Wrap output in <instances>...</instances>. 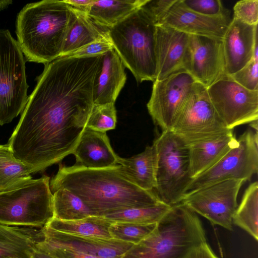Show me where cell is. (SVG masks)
I'll return each mask as SVG.
<instances>
[{
  "mask_svg": "<svg viewBox=\"0 0 258 258\" xmlns=\"http://www.w3.org/2000/svg\"><path fill=\"white\" fill-rule=\"evenodd\" d=\"M95 73L58 58L45 64L8 145L33 173L72 154L94 105Z\"/></svg>",
  "mask_w": 258,
  "mask_h": 258,
  "instance_id": "1",
  "label": "cell"
},
{
  "mask_svg": "<svg viewBox=\"0 0 258 258\" xmlns=\"http://www.w3.org/2000/svg\"><path fill=\"white\" fill-rule=\"evenodd\" d=\"M53 192L65 188L80 198L92 216L103 217L120 210L150 207L162 203L153 191L136 185L118 171L117 164L105 168L92 169L76 164L62 165L50 180Z\"/></svg>",
  "mask_w": 258,
  "mask_h": 258,
  "instance_id": "2",
  "label": "cell"
},
{
  "mask_svg": "<svg viewBox=\"0 0 258 258\" xmlns=\"http://www.w3.org/2000/svg\"><path fill=\"white\" fill-rule=\"evenodd\" d=\"M74 9L63 1L26 5L18 15V43L27 60L44 64L60 57Z\"/></svg>",
  "mask_w": 258,
  "mask_h": 258,
  "instance_id": "3",
  "label": "cell"
},
{
  "mask_svg": "<svg viewBox=\"0 0 258 258\" xmlns=\"http://www.w3.org/2000/svg\"><path fill=\"white\" fill-rule=\"evenodd\" d=\"M206 242V233L198 215L181 202L171 206L148 237L119 258H186Z\"/></svg>",
  "mask_w": 258,
  "mask_h": 258,
  "instance_id": "4",
  "label": "cell"
},
{
  "mask_svg": "<svg viewBox=\"0 0 258 258\" xmlns=\"http://www.w3.org/2000/svg\"><path fill=\"white\" fill-rule=\"evenodd\" d=\"M155 23L144 6L108 28L113 49L137 81H155Z\"/></svg>",
  "mask_w": 258,
  "mask_h": 258,
  "instance_id": "5",
  "label": "cell"
},
{
  "mask_svg": "<svg viewBox=\"0 0 258 258\" xmlns=\"http://www.w3.org/2000/svg\"><path fill=\"white\" fill-rule=\"evenodd\" d=\"M53 218V194L47 175L0 191L1 224L41 228Z\"/></svg>",
  "mask_w": 258,
  "mask_h": 258,
  "instance_id": "6",
  "label": "cell"
},
{
  "mask_svg": "<svg viewBox=\"0 0 258 258\" xmlns=\"http://www.w3.org/2000/svg\"><path fill=\"white\" fill-rule=\"evenodd\" d=\"M153 144L157 156L154 192L172 206L182 201L192 180L188 148L172 132H162Z\"/></svg>",
  "mask_w": 258,
  "mask_h": 258,
  "instance_id": "7",
  "label": "cell"
},
{
  "mask_svg": "<svg viewBox=\"0 0 258 258\" xmlns=\"http://www.w3.org/2000/svg\"><path fill=\"white\" fill-rule=\"evenodd\" d=\"M231 131L216 112L207 88L196 82L181 104L171 132L188 146L216 139Z\"/></svg>",
  "mask_w": 258,
  "mask_h": 258,
  "instance_id": "8",
  "label": "cell"
},
{
  "mask_svg": "<svg viewBox=\"0 0 258 258\" xmlns=\"http://www.w3.org/2000/svg\"><path fill=\"white\" fill-rule=\"evenodd\" d=\"M28 87L20 46L8 30L0 29V125L11 122L23 111Z\"/></svg>",
  "mask_w": 258,
  "mask_h": 258,
  "instance_id": "9",
  "label": "cell"
},
{
  "mask_svg": "<svg viewBox=\"0 0 258 258\" xmlns=\"http://www.w3.org/2000/svg\"><path fill=\"white\" fill-rule=\"evenodd\" d=\"M237 140L236 145L216 164L192 179L186 195L224 180L246 181L257 173V132L247 130Z\"/></svg>",
  "mask_w": 258,
  "mask_h": 258,
  "instance_id": "10",
  "label": "cell"
},
{
  "mask_svg": "<svg viewBox=\"0 0 258 258\" xmlns=\"http://www.w3.org/2000/svg\"><path fill=\"white\" fill-rule=\"evenodd\" d=\"M244 182L238 179L220 181L186 194L181 202L212 224L232 231L238 194Z\"/></svg>",
  "mask_w": 258,
  "mask_h": 258,
  "instance_id": "11",
  "label": "cell"
},
{
  "mask_svg": "<svg viewBox=\"0 0 258 258\" xmlns=\"http://www.w3.org/2000/svg\"><path fill=\"white\" fill-rule=\"evenodd\" d=\"M211 101L226 127L232 130L258 119V91L243 87L225 75L207 88Z\"/></svg>",
  "mask_w": 258,
  "mask_h": 258,
  "instance_id": "12",
  "label": "cell"
},
{
  "mask_svg": "<svg viewBox=\"0 0 258 258\" xmlns=\"http://www.w3.org/2000/svg\"><path fill=\"white\" fill-rule=\"evenodd\" d=\"M195 82L186 72L175 73L153 82L147 106L153 121L162 132H171L181 104Z\"/></svg>",
  "mask_w": 258,
  "mask_h": 258,
  "instance_id": "13",
  "label": "cell"
},
{
  "mask_svg": "<svg viewBox=\"0 0 258 258\" xmlns=\"http://www.w3.org/2000/svg\"><path fill=\"white\" fill-rule=\"evenodd\" d=\"M185 72L207 88L225 76L222 39L189 34Z\"/></svg>",
  "mask_w": 258,
  "mask_h": 258,
  "instance_id": "14",
  "label": "cell"
},
{
  "mask_svg": "<svg viewBox=\"0 0 258 258\" xmlns=\"http://www.w3.org/2000/svg\"><path fill=\"white\" fill-rule=\"evenodd\" d=\"M188 46L189 34L165 25L156 26V80L185 72Z\"/></svg>",
  "mask_w": 258,
  "mask_h": 258,
  "instance_id": "15",
  "label": "cell"
},
{
  "mask_svg": "<svg viewBox=\"0 0 258 258\" xmlns=\"http://www.w3.org/2000/svg\"><path fill=\"white\" fill-rule=\"evenodd\" d=\"M231 21L229 16L211 17L199 14L187 8L182 0H175L159 25L189 35L222 39Z\"/></svg>",
  "mask_w": 258,
  "mask_h": 258,
  "instance_id": "16",
  "label": "cell"
},
{
  "mask_svg": "<svg viewBox=\"0 0 258 258\" xmlns=\"http://www.w3.org/2000/svg\"><path fill=\"white\" fill-rule=\"evenodd\" d=\"M257 39V25L231 20L222 38L226 75L235 73L250 61Z\"/></svg>",
  "mask_w": 258,
  "mask_h": 258,
  "instance_id": "17",
  "label": "cell"
},
{
  "mask_svg": "<svg viewBox=\"0 0 258 258\" xmlns=\"http://www.w3.org/2000/svg\"><path fill=\"white\" fill-rule=\"evenodd\" d=\"M43 241L71 248L99 258H119L134 244L113 238L100 239L64 233L46 226L42 228Z\"/></svg>",
  "mask_w": 258,
  "mask_h": 258,
  "instance_id": "18",
  "label": "cell"
},
{
  "mask_svg": "<svg viewBox=\"0 0 258 258\" xmlns=\"http://www.w3.org/2000/svg\"><path fill=\"white\" fill-rule=\"evenodd\" d=\"M77 164L87 168L100 169L117 164L106 133L86 127L72 153Z\"/></svg>",
  "mask_w": 258,
  "mask_h": 258,
  "instance_id": "19",
  "label": "cell"
},
{
  "mask_svg": "<svg viewBox=\"0 0 258 258\" xmlns=\"http://www.w3.org/2000/svg\"><path fill=\"white\" fill-rule=\"evenodd\" d=\"M124 68L114 49L102 54L94 84V104L115 103L126 80Z\"/></svg>",
  "mask_w": 258,
  "mask_h": 258,
  "instance_id": "20",
  "label": "cell"
},
{
  "mask_svg": "<svg viewBox=\"0 0 258 258\" xmlns=\"http://www.w3.org/2000/svg\"><path fill=\"white\" fill-rule=\"evenodd\" d=\"M237 142L231 131L216 139L188 146L191 178L211 168L236 145Z\"/></svg>",
  "mask_w": 258,
  "mask_h": 258,
  "instance_id": "21",
  "label": "cell"
},
{
  "mask_svg": "<svg viewBox=\"0 0 258 258\" xmlns=\"http://www.w3.org/2000/svg\"><path fill=\"white\" fill-rule=\"evenodd\" d=\"M43 238L42 228L0 224V258H33L37 244Z\"/></svg>",
  "mask_w": 258,
  "mask_h": 258,
  "instance_id": "22",
  "label": "cell"
},
{
  "mask_svg": "<svg viewBox=\"0 0 258 258\" xmlns=\"http://www.w3.org/2000/svg\"><path fill=\"white\" fill-rule=\"evenodd\" d=\"M157 156L153 144L131 157L118 156L117 169L128 180L138 187L153 191L156 186Z\"/></svg>",
  "mask_w": 258,
  "mask_h": 258,
  "instance_id": "23",
  "label": "cell"
},
{
  "mask_svg": "<svg viewBox=\"0 0 258 258\" xmlns=\"http://www.w3.org/2000/svg\"><path fill=\"white\" fill-rule=\"evenodd\" d=\"M73 9L75 16L69 29L61 57L67 56L94 41L110 39L108 28L97 25L85 12Z\"/></svg>",
  "mask_w": 258,
  "mask_h": 258,
  "instance_id": "24",
  "label": "cell"
},
{
  "mask_svg": "<svg viewBox=\"0 0 258 258\" xmlns=\"http://www.w3.org/2000/svg\"><path fill=\"white\" fill-rule=\"evenodd\" d=\"M149 0L96 1L85 13L97 25L109 28L145 6Z\"/></svg>",
  "mask_w": 258,
  "mask_h": 258,
  "instance_id": "25",
  "label": "cell"
},
{
  "mask_svg": "<svg viewBox=\"0 0 258 258\" xmlns=\"http://www.w3.org/2000/svg\"><path fill=\"white\" fill-rule=\"evenodd\" d=\"M111 223L102 217L91 216L71 221L53 218L46 226L69 234L100 239H111L112 238L109 230Z\"/></svg>",
  "mask_w": 258,
  "mask_h": 258,
  "instance_id": "26",
  "label": "cell"
},
{
  "mask_svg": "<svg viewBox=\"0 0 258 258\" xmlns=\"http://www.w3.org/2000/svg\"><path fill=\"white\" fill-rule=\"evenodd\" d=\"M233 224L256 241L258 239V183H251L245 189L233 217Z\"/></svg>",
  "mask_w": 258,
  "mask_h": 258,
  "instance_id": "27",
  "label": "cell"
},
{
  "mask_svg": "<svg viewBox=\"0 0 258 258\" xmlns=\"http://www.w3.org/2000/svg\"><path fill=\"white\" fill-rule=\"evenodd\" d=\"M32 173L15 157L8 144L0 145V191L31 179Z\"/></svg>",
  "mask_w": 258,
  "mask_h": 258,
  "instance_id": "28",
  "label": "cell"
},
{
  "mask_svg": "<svg viewBox=\"0 0 258 258\" xmlns=\"http://www.w3.org/2000/svg\"><path fill=\"white\" fill-rule=\"evenodd\" d=\"M52 194L53 218L71 221L92 216L91 211L84 202L67 189L58 188Z\"/></svg>",
  "mask_w": 258,
  "mask_h": 258,
  "instance_id": "29",
  "label": "cell"
},
{
  "mask_svg": "<svg viewBox=\"0 0 258 258\" xmlns=\"http://www.w3.org/2000/svg\"><path fill=\"white\" fill-rule=\"evenodd\" d=\"M171 207L161 203L150 207L115 211L107 213L102 217L111 223H157L167 213Z\"/></svg>",
  "mask_w": 258,
  "mask_h": 258,
  "instance_id": "30",
  "label": "cell"
},
{
  "mask_svg": "<svg viewBox=\"0 0 258 258\" xmlns=\"http://www.w3.org/2000/svg\"><path fill=\"white\" fill-rule=\"evenodd\" d=\"M157 223L146 224L114 222L111 224L109 230L113 239L137 244L148 237L155 230Z\"/></svg>",
  "mask_w": 258,
  "mask_h": 258,
  "instance_id": "31",
  "label": "cell"
},
{
  "mask_svg": "<svg viewBox=\"0 0 258 258\" xmlns=\"http://www.w3.org/2000/svg\"><path fill=\"white\" fill-rule=\"evenodd\" d=\"M114 103L94 104L86 127L105 133L106 131L115 128L117 116Z\"/></svg>",
  "mask_w": 258,
  "mask_h": 258,
  "instance_id": "32",
  "label": "cell"
},
{
  "mask_svg": "<svg viewBox=\"0 0 258 258\" xmlns=\"http://www.w3.org/2000/svg\"><path fill=\"white\" fill-rule=\"evenodd\" d=\"M190 10L199 14L217 17L229 16V12L223 6L220 0H182Z\"/></svg>",
  "mask_w": 258,
  "mask_h": 258,
  "instance_id": "33",
  "label": "cell"
},
{
  "mask_svg": "<svg viewBox=\"0 0 258 258\" xmlns=\"http://www.w3.org/2000/svg\"><path fill=\"white\" fill-rule=\"evenodd\" d=\"M229 76L247 90L258 91V60L252 58L242 69Z\"/></svg>",
  "mask_w": 258,
  "mask_h": 258,
  "instance_id": "34",
  "label": "cell"
},
{
  "mask_svg": "<svg viewBox=\"0 0 258 258\" xmlns=\"http://www.w3.org/2000/svg\"><path fill=\"white\" fill-rule=\"evenodd\" d=\"M233 19L249 25H257V0H242L238 1L233 7Z\"/></svg>",
  "mask_w": 258,
  "mask_h": 258,
  "instance_id": "35",
  "label": "cell"
},
{
  "mask_svg": "<svg viewBox=\"0 0 258 258\" xmlns=\"http://www.w3.org/2000/svg\"><path fill=\"white\" fill-rule=\"evenodd\" d=\"M42 240L37 246L53 258H99L71 248L49 244Z\"/></svg>",
  "mask_w": 258,
  "mask_h": 258,
  "instance_id": "36",
  "label": "cell"
},
{
  "mask_svg": "<svg viewBox=\"0 0 258 258\" xmlns=\"http://www.w3.org/2000/svg\"><path fill=\"white\" fill-rule=\"evenodd\" d=\"M113 49L110 39H103L88 44L68 55L67 56L82 57L104 54Z\"/></svg>",
  "mask_w": 258,
  "mask_h": 258,
  "instance_id": "37",
  "label": "cell"
},
{
  "mask_svg": "<svg viewBox=\"0 0 258 258\" xmlns=\"http://www.w3.org/2000/svg\"><path fill=\"white\" fill-rule=\"evenodd\" d=\"M175 2V0H149L144 7L156 26L161 23L163 17Z\"/></svg>",
  "mask_w": 258,
  "mask_h": 258,
  "instance_id": "38",
  "label": "cell"
},
{
  "mask_svg": "<svg viewBox=\"0 0 258 258\" xmlns=\"http://www.w3.org/2000/svg\"><path fill=\"white\" fill-rule=\"evenodd\" d=\"M186 258H219L207 242L195 248Z\"/></svg>",
  "mask_w": 258,
  "mask_h": 258,
  "instance_id": "39",
  "label": "cell"
},
{
  "mask_svg": "<svg viewBox=\"0 0 258 258\" xmlns=\"http://www.w3.org/2000/svg\"><path fill=\"white\" fill-rule=\"evenodd\" d=\"M63 1L73 8L86 13L94 0H64Z\"/></svg>",
  "mask_w": 258,
  "mask_h": 258,
  "instance_id": "40",
  "label": "cell"
},
{
  "mask_svg": "<svg viewBox=\"0 0 258 258\" xmlns=\"http://www.w3.org/2000/svg\"><path fill=\"white\" fill-rule=\"evenodd\" d=\"M33 258H53L37 246L36 247L34 254Z\"/></svg>",
  "mask_w": 258,
  "mask_h": 258,
  "instance_id": "41",
  "label": "cell"
},
{
  "mask_svg": "<svg viewBox=\"0 0 258 258\" xmlns=\"http://www.w3.org/2000/svg\"><path fill=\"white\" fill-rule=\"evenodd\" d=\"M12 3L11 0H0V11L7 8Z\"/></svg>",
  "mask_w": 258,
  "mask_h": 258,
  "instance_id": "42",
  "label": "cell"
},
{
  "mask_svg": "<svg viewBox=\"0 0 258 258\" xmlns=\"http://www.w3.org/2000/svg\"></svg>",
  "mask_w": 258,
  "mask_h": 258,
  "instance_id": "43",
  "label": "cell"
}]
</instances>
